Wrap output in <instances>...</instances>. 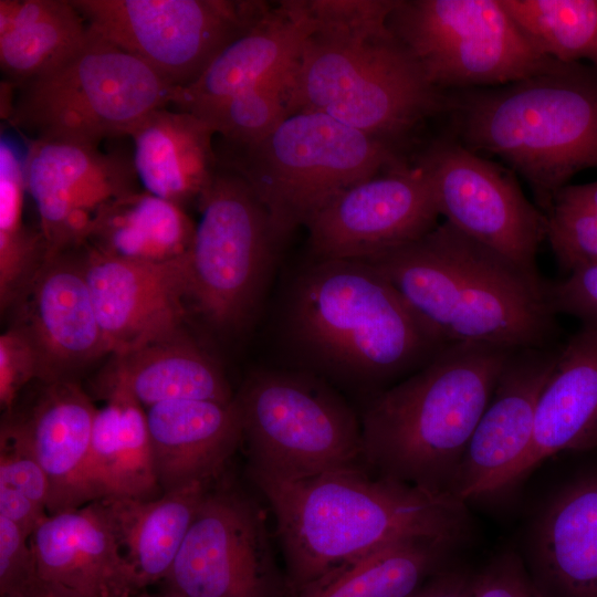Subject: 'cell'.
Here are the masks:
<instances>
[{"mask_svg": "<svg viewBox=\"0 0 597 597\" xmlns=\"http://www.w3.org/2000/svg\"><path fill=\"white\" fill-rule=\"evenodd\" d=\"M247 472L273 512L290 597L391 542L433 537L460 545L470 534L465 503L367 468L293 479Z\"/></svg>", "mask_w": 597, "mask_h": 597, "instance_id": "obj_1", "label": "cell"}, {"mask_svg": "<svg viewBox=\"0 0 597 597\" xmlns=\"http://www.w3.org/2000/svg\"><path fill=\"white\" fill-rule=\"evenodd\" d=\"M446 345H556L551 282L444 221L367 260Z\"/></svg>", "mask_w": 597, "mask_h": 597, "instance_id": "obj_2", "label": "cell"}, {"mask_svg": "<svg viewBox=\"0 0 597 597\" xmlns=\"http://www.w3.org/2000/svg\"><path fill=\"white\" fill-rule=\"evenodd\" d=\"M396 2L310 0L317 25L290 80L291 114L322 113L398 147L448 111V93L387 24Z\"/></svg>", "mask_w": 597, "mask_h": 597, "instance_id": "obj_3", "label": "cell"}, {"mask_svg": "<svg viewBox=\"0 0 597 597\" xmlns=\"http://www.w3.org/2000/svg\"><path fill=\"white\" fill-rule=\"evenodd\" d=\"M286 327L317 371L373 395L448 346L363 260H314L307 265L291 290Z\"/></svg>", "mask_w": 597, "mask_h": 597, "instance_id": "obj_4", "label": "cell"}, {"mask_svg": "<svg viewBox=\"0 0 597 597\" xmlns=\"http://www.w3.org/2000/svg\"><path fill=\"white\" fill-rule=\"evenodd\" d=\"M513 352L450 344L420 369L375 394L360 417L367 468L450 495L470 438Z\"/></svg>", "mask_w": 597, "mask_h": 597, "instance_id": "obj_5", "label": "cell"}, {"mask_svg": "<svg viewBox=\"0 0 597 597\" xmlns=\"http://www.w3.org/2000/svg\"><path fill=\"white\" fill-rule=\"evenodd\" d=\"M455 137L506 161L546 213L578 171L597 168V66L557 60L494 87L448 92Z\"/></svg>", "mask_w": 597, "mask_h": 597, "instance_id": "obj_6", "label": "cell"}, {"mask_svg": "<svg viewBox=\"0 0 597 597\" xmlns=\"http://www.w3.org/2000/svg\"><path fill=\"white\" fill-rule=\"evenodd\" d=\"M227 154L218 163L247 180L281 242L342 191L405 163L397 146L317 112L290 114Z\"/></svg>", "mask_w": 597, "mask_h": 597, "instance_id": "obj_7", "label": "cell"}, {"mask_svg": "<svg viewBox=\"0 0 597 597\" xmlns=\"http://www.w3.org/2000/svg\"><path fill=\"white\" fill-rule=\"evenodd\" d=\"M18 90L8 122L33 139L98 146L172 104L177 87L88 28L85 42Z\"/></svg>", "mask_w": 597, "mask_h": 597, "instance_id": "obj_8", "label": "cell"}, {"mask_svg": "<svg viewBox=\"0 0 597 597\" xmlns=\"http://www.w3.org/2000/svg\"><path fill=\"white\" fill-rule=\"evenodd\" d=\"M234 400L248 469L293 479L367 468L360 418L315 375L255 371Z\"/></svg>", "mask_w": 597, "mask_h": 597, "instance_id": "obj_9", "label": "cell"}, {"mask_svg": "<svg viewBox=\"0 0 597 597\" xmlns=\"http://www.w3.org/2000/svg\"><path fill=\"white\" fill-rule=\"evenodd\" d=\"M197 202L188 301L216 328H241L262 298L282 242L266 208L230 167L218 163Z\"/></svg>", "mask_w": 597, "mask_h": 597, "instance_id": "obj_10", "label": "cell"}, {"mask_svg": "<svg viewBox=\"0 0 597 597\" xmlns=\"http://www.w3.org/2000/svg\"><path fill=\"white\" fill-rule=\"evenodd\" d=\"M443 92L504 85L548 69L501 0H397L387 20Z\"/></svg>", "mask_w": 597, "mask_h": 597, "instance_id": "obj_11", "label": "cell"}, {"mask_svg": "<svg viewBox=\"0 0 597 597\" xmlns=\"http://www.w3.org/2000/svg\"><path fill=\"white\" fill-rule=\"evenodd\" d=\"M88 28L177 88L195 82L270 9L256 0H71Z\"/></svg>", "mask_w": 597, "mask_h": 597, "instance_id": "obj_12", "label": "cell"}, {"mask_svg": "<svg viewBox=\"0 0 597 597\" xmlns=\"http://www.w3.org/2000/svg\"><path fill=\"white\" fill-rule=\"evenodd\" d=\"M259 501L226 473L206 491L165 587L181 597H283Z\"/></svg>", "mask_w": 597, "mask_h": 597, "instance_id": "obj_13", "label": "cell"}, {"mask_svg": "<svg viewBox=\"0 0 597 597\" xmlns=\"http://www.w3.org/2000/svg\"><path fill=\"white\" fill-rule=\"evenodd\" d=\"M416 165L428 179L439 216L540 274L536 255L546 239L547 218L527 200L511 172L450 136L433 140Z\"/></svg>", "mask_w": 597, "mask_h": 597, "instance_id": "obj_14", "label": "cell"}, {"mask_svg": "<svg viewBox=\"0 0 597 597\" xmlns=\"http://www.w3.org/2000/svg\"><path fill=\"white\" fill-rule=\"evenodd\" d=\"M24 175L46 260L85 245L106 208L140 185L132 156L52 139L30 142Z\"/></svg>", "mask_w": 597, "mask_h": 597, "instance_id": "obj_15", "label": "cell"}, {"mask_svg": "<svg viewBox=\"0 0 597 597\" xmlns=\"http://www.w3.org/2000/svg\"><path fill=\"white\" fill-rule=\"evenodd\" d=\"M422 170L406 163L342 191L306 223L314 260H367L438 224Z\"/></svg>", "mask_w": 597, "mask_h": 597, "instance_id": "obj_16", "label": "cell"}, {"mask_svg": "<svg viewBox=\"0 0 597 597\" xmlns=\"http://www.w3.org/2000/svg\"><path fill=\"white\" fill-rule=\"evenodd\" d=\"M84 271L108 352L124 354L181 332L189 256L151 262L82 247Z\"/></svg>", "mask_w": 597, "mask_h": 597, "instance_id": "obj_17", "label": "cell"}, {"mask_svg": "<svg viewBox=\"0 0 597 597\" xmlns=\"http://www.w3.org/2000/svg\"><path fill=\"white\" fill-rule=\"evenodd\" d=\"M561 345L514 350L501 373L462 457L450 495L467 504L502 495L525 457L535 411Z\"/></svg>", "mask_w": 597, "mask_h": 597, "instance_id": "obj_18", "label": "cell"}, {"mask_svg": "<svg viewBox=\"0 0 597 597\" xmlns=\"http://www.w3.org/2000/svg\"><path fill=\"white\" fill-rule=\"evenodd\" d=\"M78 249L45 260L14 305V325L36 350L40 381L75 380L77 371L109 354Z\"/></svg>", "mask_w": 597, "mask_h": 597, "instance_id": "obj_19", "label": "cell"}, {"mask_svg": "<svg viewBox=\"0 0 597 597\" xmlns=\"http://www.w3.org/2000/svg\"><path fill=\"white\" fill-rule=\"evenodd\" d=\"M96 412L75 380L40 381L23 407L3 412L1 423L27 443L46 475L49 514L97 500L90 472Z\"/></svg>", "mask_w": 597, "mask_h": 597, "instance_id": "obj_20", "label": "cell"}, {"mask_svg": "<svg viewBox=\"0 0 597 597\" xmlns=\"http://www.w3.org/2000/svg\"><path fill=\"white\" fill-rule=\"evenodd\" d=\"M29 541L39 575L80 597H134L143 590L98 500L49 514Z\"/></svg>", "mask_w": 597, "mask_h": 597, "instance_id": "obj_21", "label": "cell"}, {"mask_svg": "<svg viewBox=\"0 0 597 597\" xmlns=\"http://www.w3.org/2000/svg\"><path fill=\"white\" fill-rule=\"evenodd\" d=\"M316 25L310 0H285L271 6L195 82L177 88L172 104L177 109L191 112L292 75Z\"/></svg>", "mask_w": 597, "mask_h": 597, "instance_id": "obj_22", "label": "cell"}, {"mask_svg": "<svg viewBox=\"0 0 597 597\" xmlns=\"http://www.w3.org/2000/svg\"><path fill=\"white\" fill-rule=\"evenodd\" d=\"M597 446V326L583 325L561 346L537 400L533 438L510 475L511 492L542 462L562 451Z\"/></svg>", "mask_w": 597, "mask_h": 597, "instance_id": "obj_23", "label": "cell"}, {"mask_svg": "<svg viewBox=\"0 0 597 597\" xmlns=\"http://www.w3.org/2000/svg\"><path fill=\"white\" fill-rule=\"evenodd\" d=\"M146 410L155 470L161 492L211 484L242 443L235 400H175Z\"/></svg>", "mask_w": 597, "mask_h": 597, "instance_id": "obj_24", "label": "cell"}, {"mask_svg": "<svg viewBox=\"0 0 597 597\" xmlns=\"http://www.w3.org/2000/svg\"><path fill=\"white\" fill-rule=\"evenodd\" d=\"M527 558L545 597H597V476L547 502L530 530Z\"/></svg>", "mask_w": 597, "mask_h": 597, "instance_id": "obj_25", "label": "cell"}, {"mask_svg": "<svg viewBox=\"0 0 597 597\" xmlns=\"http://www.w3.org/2000/svg\"><path fill=\"white\" fill-rule=\"evenodd\" d=\"M213 135L205 122L185 111L164 107L145 116L128 135L143 189L182 208L198 201L218 167Z\"/></svg>", "mask_w": 597, "mask_h": 597, "instance_id": "obj_26", "label": "cell"}, {"mask_svg": "<svg viewBox=\"0 0 597 597\" xmlns=\"http://www.w3.org/2000/svg\"><path fill=\"white\" fill-rule=\"evenodd\" d=\"M102 388L123 391L145 409L175 400L234 399L218 364L182 332L113 355Z\"/></svg>", "mask_w": 597, "mask_h": 597, "instance_id": "obj_27", "label": "cell"}, {"mask_svg": "<svg viewBox=\"0 0 597 597\" xmlns=\"http://www.w3.org/2000/svg\"><path fill=\"white\" fill-rule=\"evenodd\" d=\"M211 484L196 483L154 499H98L143 590L166 579Z\"/></svg>", "mask_w": 597, "mask_h": 597, "instance_id": "obj_28", "label": "cell"}, {"mask_svg": "<svg viewBox=\"0 0 597 597\" xmlns=\"http://www.w3.org/2000/svg\"><path fill=\"white\" fill-rule=\"evenodd\" d=\"M92 428L90 472L97 500L160 495L146 410L129 395L112 390Z\"/></svg>", "mask_w": 597, "mask_h": 597, "instance_id": "obj_29", "label": "cell"}, {"mask_svg": "<svg viewBox=\"0 0 597 597\" xmlns=\"http://www.w3.org/2000/svg\"><path fill=\"white\" fill-rule=\"evenodd\" d=\"M87 35L71 0H0V67L17 88L61 63Z\"/></svg>", "mask_w": 597, "mask_h": 597, "instance_id": "obj_30", "label": "cell"}, {"mask_svg": "<svg viewBox=\"0 0 597 597\" xmlns=\"http://www.w3.org/2000/svg\"><path fill=\"white\" fill-rule=\"evenodd\" d=\"M195 231L181 206L139 189L106 208L86 244L118 258L166 262L189 256Z\"/></svg>", "mask_w": 597, "mask_h": 597, "instance_id": "obj_31", "label": "cell"}, {"mask_svg": "<svg viewBox=\"0 0 597 597\" xmlns=\"http://www.w3.org/2000/svg\"><path fill=\"white\" fill-rule=\"evenodd\" d=\"M455 547L433 537L398 540L333 569L293 597H407L446 567Z\"/></svg>", "mask_w": 597, "mask_h": 597, "instance_id": "obj_32", "label": "cell"}, {"mask_svg": "<svg viewBox=\"0 0 597 597\" xmlns=\"http://www.w3.org/2000/svg\"><path fill=\"white\" fill-rule=\"evenodd\" d=\"M24 161L4 137L0 140V306L13 307L46 260L40 229L24 222Z\"/></svg>", "mask_w": 597, "mask_h": 597, "instance_id": "obj_33", "label": "cell"}, {"mask_svg": "<svg viewBox=\"0 0 597 597\" xmlns=\"http://www.w3.org/2000/svg\"><path fill=\"white\" fill-rule=\"evenodd\" d=\"M546 56L597 66V0H501Z\"/></svg>", "mask_w": 597, "mask_h": 597, "instance_id": "obj_34", "label": "cell"}, {"mask_svg": "<svg viewBox=\"0 0 597 597\" xmlns=\"http://www.w3.org/2000/svg\"><path fill=\"white\" fill-rule=\"evenodd\" d=\"M291 76L254 86L188 113L205 122L214 135H221L230 148L250 146L268 136L291 114Z\"/></svg>", "mask_w": 597, "mask_h": 597, "instance_id": "obj_35", "label": "cell"}, {"mask_svg": "<svg viewBox=\"0 0 597 597\" xmlns=\"http://www.w3.org/2000/svg\"><path fill=\"white\" fill-rule=\"evenodd\" d=\"M49 482L27 443L9 427L0 428V515L28 536L49 515Z\"/></svg>", "mask_w": 597, "mask_h": 597, "instance_id": "obj_36", "label": "cell"}, {"mask_svg": "<svg viewBox=\"0 0 597 597\" xmlns=\"http://www.w3.org/2000/svg\"><path fill=\"white\" fill-rule=\"evenodd\" d=\"M547 218L546 239L558 266L567 275L597 265V212L555 197Z\"/></svg>", "mask_w": 597, "mask_h": 597, "instance_id": "obj_37", "label": "cell"}, {"mask_svg": "<svg viewBox=\"0 0 597 597\" xmlns=\"http://www.w3.org/2000/svg\"><path fill=\"white\" fill-rule=\"evenodd\" d=\"M39 378V357L28 335L13 325L0 336V405L10 410L22 390Z\"/></svg>", "mask_w": 597, "mask_h": 597, "instance_id": "obj_38", "label": "cell"}, {"mask_svg": "<svg viewBox=\"0 0 597 597\" xmlns=\"http://www.w3.org/2000/svg\"><path fill=\"white\" fill-rule=\"evenodd\" d=\"M473 597H545L512 549L494 556L473 576Z\"/></svg>", "mask_w": 597, "mask_h": 597, "instance_id": "obj_39", "label": "cell"}, {"mask_svg": "<svg viewBox=\"0 0 597 597\" xmlns=\"http://www.w3.org/2000/svg\"><path fill=\"white\" fill-rule=\"evenodd\" d=\"M29 538L14 522L0 515V597L40 576Z\"/></svg>", "mask_w": 597, "mask_h": 597, "instance_id": "obj_40", "label": "cell"}, {"mask_svg": "<svg viewBox=\"0 0 597 597\" xmlns=\"http://www.w3.org/2000/svg\"><path fill=\"white\" fill-rule=\"evenodd\" d=\"M551 302L556 314L597 326V265L580 269L559 282H551Z\"/></svg>", "mask_w": 597, "mask_h": 597, "instance_id": "obj_41", "label": "cell"}, {"mask_svg": "<svg viewBox=\"0 0 597 597\" xmlns=\"http://www.w3.org/2000/svg\"><path fill=\"white\" fill-rule=\"evenodd\" d=\"M407 597H473V576L444 567Z\"/></svg>", "mask_w": 597, "mask_h": 597, "instance_id": "obj_42", "label": "cell"}, {"mask_svg": "<svg viewBox=\"0 0 597 597\" xmlns=\"http://www.w3.org/2000/svg\"><path fill=\"white\" fill-rule=\"evenodd\" d=\"M4 597H80L77 594L60 585L43 579H33L22 589Z\"/></svg>", "mask_w": 597, "mask_h": 597, "instance_id": "obj_43", "label": "cell"}, {"mask_svg": "<svg viewBox=\"0 0 597 597\" xmlns=\"http://www.w3.org/2000/svg\"><path fill=\"white\" fill-rule=\"evenodd\" d=\"M555 197L582 203L597 212V181L584 185H567Z\"/></svg>", "mask_w": 597, "mask_h": 597, "instance_id": "obj_44", "label": "cell"}, {"mask_svg": "<svg viewBox=\"0 0 597 597\" xmlns=\"http://www.w3.org/2000/svg\"><path fill=\"white\" fill-rule=\"evenodd\" d=\"M134 597H181L179 595H177L176 593L167 589L165 587V589L160 593H157V594H150V593H147L145 589L139 591L138 594H136Z\"/></svg>", "mask_w": 597, "mask_h": 597, "instance_id": "obj_45", "label": "cell"}]
</instances>
